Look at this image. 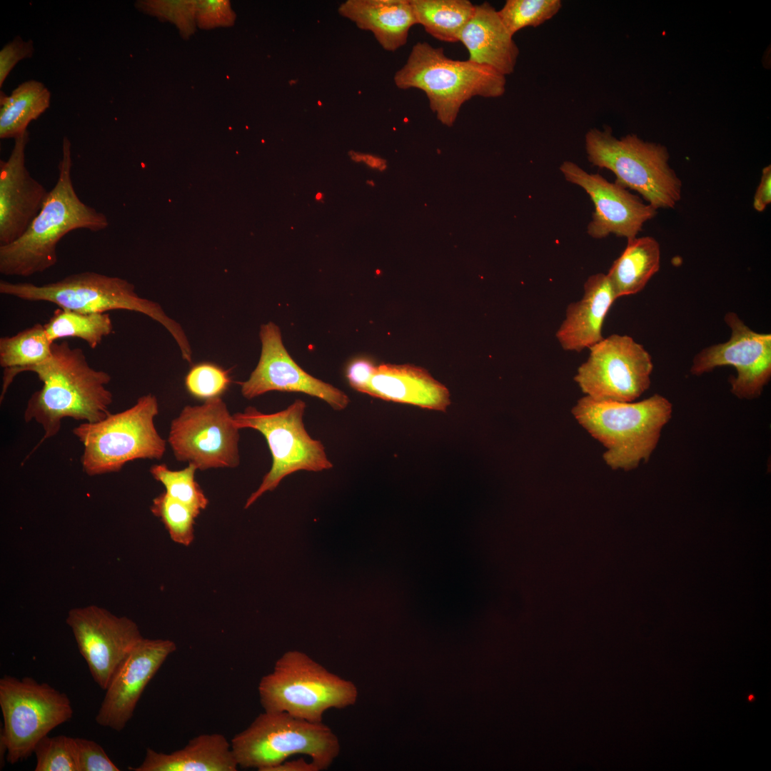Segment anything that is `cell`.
Returning a JSON list of instances; mask_svg holds the SVG:
<instances>
[{"label": "cell", "instance_id": "obj_30", "mask_svg": "<svg viewBox=\"0 0 771 771\" xmlns=\"http://www.w3.org/2000/svg\"><path fill=\"white\" fill-rule=\"evenodd\" d=\"M151 510L161 520L175 543L187 546L193 542L195 519L201 511L170 497L166 492L153 499Z\"/></svg>", "mask_w": 771, "mask_h": 771}, {"label": "cell", "instance_id": "obj_27", "mask_svg": "<svg viewBox=\"0 0 771 771\" xmlns=\"http://www.w3.org/2000/svg\"><path fill=\"white\" fill-rule=\"evenodd\" d=\"M52 344L44 324L39 323L14 336L0 338V366L4 368L1 401L16 376L51 356Z\"/></svg>", "mask_w": 771, "mask_h": 771}, {"label": "cell", "instance_id": "obj_1", "mask_svg": "<svg viewBox=\"0 0 771 771\" xmlns=\"http://www.w3.org/2000/svg\"><path fill=\"white\" fill-rule=\"evenodd\" d=\"M26 371L36 373L42 383L29 399L24 415L26 423L34 420L42 427L44 434L39 445L55 436L66 418L95 423L111 413L113 395L106 387L111 376L93 368L84 351L66 341L53 343L51 356Z\"/></svg>", "mask_w": 771, "mask_h": 771}, {"label": "cell", "instance_id": "obj_33", "mask_svg": "<svg viewBox=\"0 0 771 771\" xmlns=\"http://www.w3.org/2000/svg\"><path fill=\"white\" fill-rule=\"evenodd\" d=\"M34 753L35 771H79L74 737L44 736L36 743Z\"/></svg>", "mask_w": 771, "mask_h": 771}, {"label": "cell", "instance_id": "obj_37", "mask_svg": "<svg viewBox=\"0 0 771 771\" xmlns=\"http://www.w3.org/2000/svg\"><path fill=\"white\" fill-rule=\"evenodd\" d=\"M376 366L367 358L352 361L346 368V376L349 385L358 392L364 390L372 377Z\"/></svg>", "mask_w": 771, "mask_h": 771}, {"label": "cell", "instance_id": "obj_17", "mask_svg": "<svg viewBox=\"0 0 771 771\" xmlns=\"http://www.w3.org/2000/svg\"><path fill=\"white\" fill-rule=\"evenodd\" d=\"M560 170L567 181L583 188L591 198L595 211L587 232L594 238L611 233L634 238L657 213L651 205L642 203L625 188L598 173H588L572 161H564Z\"/></svg>", "mask_w": 771, "mask_h": 771}, {"label": "cell", "instance_id": "obj_6", "mask_svg": "<svg viewBox=\"0 0 771 771\" xmlns=\"http://www.w3.org/2000/svg\"><path fill=\"white\" fill-rule=\"evenodd\" d=\"M264 711L285 712L312 722H323L325 712L353 705L358 689L330 672L307 654L290 650L276 662L258 687Z\"/></svg>", "mask_w": 771, "mask_h": 771}, {"label": "cell", "instance_id": "obj_23", "mask_svg": "<svg viewBox=\"0 0 771 771\" xmlns=\"http://www.w3.org/2000/svg\"><path fill=\"white\" fill-rule=\"evenodd\" d=\"M338 12L358 28L371 32L388 51L404 46L409 30L418 24L410 0H347Z\"/></svg>", "mask_w": 771, "mask_h": 771}, {"label": "cell", "instance_id": "obj_26", "mask_svg": "<svg viewBox=\"0 0 771 771\" xmlns=\"http://www.w3.org/2000/svg\"><path fill=\"white\" fill-rule=\"evenodd\" d=\"M51 92L36 80L20 84L9 95L0 94V138H15L50 106Z\"/></svg>", "mask_w": 771, "mask_h": 771}, {"label": "cell", "instance_id": "obj_35", "mask_svg": "<svg viewBox=\"0 0 771 771\" xmlns=\"http://www.w3.org/2000/svg\"><path fill=\"white\" fill-rule=\"evenodd\" d=\"M79 771H119L103 747L94 740L74 738Z\"/></svg>", "mask_w": 771, "mask_h": 771}, {"label": "cell", "instance_id": "obj_7", "mask_svg": "<svg viewBox=\"0 0 771 771\" xmlns=\"http://www.w3.org/2000/svg\"><path fill=\"white\" fill-rule=\"evenodd\" d=\"M231 745L238 767L259 771H270L294 755L308 756L319 771L325 770L341 750L337 735L323 722L267 711L235 735Z\"/></svg>", "mask_w": 771, "mask_h": 771}, {"label": "cell", "instance_id": "obj_22", "mask_svg": "<svg viewBox=\"0 0 771 771\" xmlns=\"http://www.w3.org/2000/svg\"><path fill=\"white\" fill-rule=\"evenodd\" d=\"M488 2L475 5L473 16L462 30L459 41L469 53L468 60L490 67L504 76L513 73L519 49Z\"/></svg>", "mask_w": 771, "mask_h": 771}, {"label": "cell", "instance_id": "obj_5", "mask_svg": "<svg viewBox=\"0 0 771 771\" xmlns=\"http://www.w3.org/2000/svg\"><path fill=\"white\" fill-rule=\"evenodd\" d=\"M0 293L31 302H49L81 313L126 310L143 313L162 325L173 337L184 360L192 361V351L183 329L156 302L139 296L126 280L94 271L70 274L41 285L0 281Z\"/></svg>", "mask_w": 771, "mask_h": 771}, {"label": "cell", "instance_id": "obj_34", "mask_svg": "<svg viewBox=\"0 0 771 771\" xmlns=\"http://www.w3.org/2000/svg\"><path fill=\"white\" fill-rule=\"evenodd\" d=\"M231 383L229 371L203 362L193 365L185 377V386L193 397L207 400L221 397Z\"/></svg>", "mask_w": 771, "mask_h": 771}, {"label": "cell", "instance_id": "obj_18", "mask_svg": "<svg viewBox=\"0 0 771 771\" xmlns=\"http://www.w3.org/2000/svg\"><path fill=\"white\" fill-rule=\"evenodd\" d=\"M176 650L172 640L143 638L112 677L96 722L118 732L124 730L148 683Z\"/></svg>", "mask_w": 771, "mask_h": 771}, {"label": "cell", "instance_id": "obj_12", "mask_svg": "<svg viewBox=\"0 0 771 771\" xmlns=\"http://www.w3.org/2000/svg\"><path fill=\"white\" fill-rule=\"evenodd\" d=\"M589 350L574 376L585 396L600 401L633 402L649 388L652 358L632 337L612 334Z\"/></svg>", "mask_w": 771, "mask_h": 771}, {"label": "cell", "instance_id": "obj_21", "mask_svg": "<svg viewBox=\"0 0 771 771\" xmlns=\"http://www.w3.org/2000/svg\"><path fill=\"white\" fill-rule=\"evenodd\" d=\"M363 393L443 412L450 404V393L444 385L425 369L408 364L376 366Z\"/></svg>", "mask_w": 771, "mask_h": 771}, {"label": "cell", "instance_id": "obj_11", "mask_svg": "<svg viewBox=\"0 0 771 771\" xmlns=\"http://www.w3.org/2000/svg\"><path fill=\"white\" fill-rule=\"evenodd\" d=\"M306 408L303 400L296 399L286 409L273 413H264L249 406L233 415L239 429L251 428L265 437L272 456L271 469L247 499L246 509L265 493L274 490L283 478L295 472H320L333 468L323 444L311 438L305 428Z\"/></svg>", "mask_w": 771, "mask_h": 771}, {"label": "cell", "instance_id": "obj_4", "mask_svg": "<svg viewBox=\"0 0 771 771\" xmlns=\"http://www.w3.org/2000/svg\"><path fill=\"white\" fill-rule=\"evenodd\" d=\"M393 81L400 89L423 91L431 111L447 126L455 123L461 106L475 96L497 98L505 91V76L470 61L447 57L442 47L426 41L413 45Z\"/></svg>", "mask_w": 771, "mask_h": 771}, {"label": "cell", "instance_id": "obj_29", "mask_svg": "<svg viewBox=\"0 0 771 771\" xmlns=\"http://www.w3.org/2000/svg\"><path fill=\"white\" fill-rule=\"evenodd\" d=\"M44 326L52 343L64 338H78L91 349H95L104 338L114 331L112 319L108 313H86L61 308L54 311Z\"/></svg>", "mask_w": 771, "mask_h": 771}, {"label": "cell", "instance_id": "obj_36", "mask_svg": "<svg viewBox=\"0 0 771 771\" xmlns=\"http://www.w3.org/2000/svg\"><path fill=\"white\" fill-rule=\"evenodd\" d=\"M34 51L32 40L24 41L16 36L0 51V87L12 69L21 60L31 58Z\"/></svg>", "mask_w": 771, "mask_h": 771}, {"label": "cell", "instance_id": "obj_41", "mask_svg": "<svg viewBox=\"0 0 771 771\" xmlns=\"http://www.w3.org/2000/svg\"><path fill=\"white\" fill-rule=\"evenodd\" d=\"M321 196H322V194H321V193H317V195H316V198L317 200H319V199H321Z\"/></svg>", "mask_w": 771, "mask_h": 771}, {"label": "cell", "instance_id": "obj_2", "mask_svg": "<svg viewBox=\"0 0 771 771\" xmlns=\"http://www.w3.org/2000/svg\"><path fill=\"white\" fill-rule=\"evenodd\" d=\"M72 166L71 144L64 136L58 179L40 212L21 236L0 246L1 274L28 277L44 272L56 264V246L66 234L76 229L98 232L109 226L104 213L78 196L71 178Z\"/></svg>", "mask_w": 771, "mask_h": 771}, {"label": "cell", "instance_id": "obj_13", "mask_svg": "<svg viewBox=\"0 0 771 771\" xmlns=\"http://www.w3.org/2000/svg\"><path fill=\"white\" fill-rule=\"evenodd\" d=\"M239 428L221 397L186 405L170 426L168 443L176 458L197 469L236 468L240 463Z\"/></svg>", "mask_w": 771, "mask_h": 771}, {"label": "cell", "instance_id": "obj_39", "mask_svg": "<svg viewBox=\"0 0 771 771\" xmlns=\"http://www.w3.org/2000/svg\"><path fill=\"white\" fill-rule=\"evenodd\" d=\"M270 771H319L317 766L311 762H307L303 757L291 761H284L273 767Z\"/></svg>", "mask_w": 771, "mask_h": 771}, {"label": "cell", "instance_id": "obj_42", "mask_svg": "<svg viewBox=\"0 0 771 771\" xmlns=\"http://www.w3.org/2000/svg\"><path fill=\"white\" fill-rule=\"evenodd\" d=\"M367 183L371 184L372 186H374V183H373V181H367Z\"/></svg>", "mask_w": 771, "mask_h": 771}, {"label": "cell", "instance_id": "obj_28", "mask_svg": "<svg viewBox=\"0 0 771 771\" xmlns=\"http://www.w3.org/2000/svg\"><path fill=\"white\" fill-rule=\"evenodd\" d=\"M410 3L417 24L433 37L449 43L459 41L475 8L468 0H410Z\"/></svg>", "mask_w": 771, "mask_h": 771}, {"label": "cell", "instance_id": "obj_40", "mask_svg": "<svg viewBox=\"0 0 771 771\" xmlns=\"http://www.w3.org/2000/svg\"><path fill=\"white\" fill-rule=\"evenodd\" d=\"M349 156L355 161H363L370 167L380 171L385 170L387 166L386 160L373 155L350 151Z\"/></svg>", "mask_w": 771, "mask_h": 771}, {"label": "cell", "instance_id": "obj_24", "mask_svg": "<svg viewBox=\"0 0 771 771\" xmlns=\"http://www.w3.org/2000/svg\"><path fill=\"white\" fill-rule=\"evenodd\" d=\"M231 742L219 733L201 734L171 753L147 748L142 763L133 771H236Z\"/></svg>", "mask_w": 771, "mask_h": 771}, {"label": "cell", "instance_id": "obj_9", "mask_svg": "<svg viewBox=\"0 0 771 771\" xmlns=\"http://www.w3.org/2000/svg\"><path fill=\"white\" fill-rule=\"evenodd\" d=\"M158 413V400L149 393L128 409L74 428V434L84 445L81 460L84 471L98 475L118 472L133 460L161 459L166 440L154 425Z\"/></svg>", "mask_w": 771, "mask_h": 771}, {"label": "cell", "instance_id": "obj_32", "mask_svg": "<svg viewBox=\"0 0 771 771\" xmlns=\"http://www.w3.org/2000/svg\"><path fill=\"white\" fill-rule=\"evenodd\" d=\"M561 7L560 0H508L498 12L506 29L514 36L522 29L544 24Z\"/></svg>", "mask_w": 771, "mask_h": 771}, {"label": "cell", "instance_id": "obj_16", "mask_svg": "<svg viewBox=\"0 0 771 771\" xmlns=\"http://www.w3.org/2000/svg\"><path fill=\"white\" fill-rule=\"evenodd\" d=\"M259 336V361L249 378L240 383L243 397L252 399L273 390L299 392L325 401L337 411L348 407L350 399L343 391L308 374L293 361L277 325L273 322L261 325Z\"/></svg>", "mask_w": 771, "mask_h": 771}, {"label": "cell", "instance_id": "obj_19", "mask_svg": "<svg viewBox=\"0 0 771 771\" xmlns=\"http://www.w3.org/2000/svg\"><path fill=\"white\" fill-rule=\"evenodd\" d=\"M29 133L14 138L6 161H0V246L18 239L40 212L49 192L26 166Z\"/></svg>", "mask_w": 771, "mask_h": 771}, {"label": "cell", "instance_id": "obj_8", "mask_svg": "<svg viewBox=\"0 0 771 771\" xmlns=\"http://www.w3.org/2000/svg\"><path fill=\"white\" fill-rule=\"evenodd\" d=\"M585 147L590 163L611 171L615 183L637 191L656 210L672 208L681 198L682 182L668 163L665 146L635 134L617 138L605 127L590 129Z\"/></svg>", "mask_w": 771, "mask_h": 771}, {"label": "cell", "instance_id": "obj_31", "mask_svg": "<svg viewBox=\"0 0 771 771\" xmlns=\"http://www.w3.org/2000/svg\"><path fill=\"white\" fill-rule=\"evenodd\" d=\"M196 470L193 463H188L180 470H171L166 465L158 464L153 465L150 472L154 479L164 485L165 492L170 497L201 511L206 508L208 500L195 480Z\"/></svg>", "mask_w": 771, "mask_h": 771}, {"label": "cell", "instance_id": "obj_38", "mask_svg": "<svg viewBox=\"0 0 771 771\" xmlns=\"http://www.w3.org/2000/svg\"><path fill=\"white\" fill-rule=\"evenodd\" d=\"M771 203V166L763 168L760 183L753 198L754 208L762 212Z\"/></svg>", "mask_w": 771, "mask_h": 771}, {"label": "cell", "instance_id": "obj_14", "mask_svg": "<svg viewBox=\"0 0 771 771\" xmlns=\"http://www.w3.org/2000/svg\"><path fill=\"white\" fill-rule=\"evenodd\" d=\"M724 319L731 329L730 339L702 349L694 357L690 373L700 376L732 366L737 376L730 379L731 393L740 399L757 398L771 377V335L752 331L734 312Z\"/></svg>", "mask_w": 771, "mask_h": 771}, {"label": "cell", "instance_id": "obj_20", "mask_svg": "<svg viewBox=\"0 0 771 771\" xmlns=\"http://www.w3.org/2000/svg\"><path fill=\"white\" fill-rule=\"evenodd\" d=\"M580 300L570 303L555 337L562 348L580 352L590 348L604 337L605 318L617 299L607 276L598 273L588 278Z\"/></svg>", "mask_w": 771, "mask_h": 771}, {"label": "cell", "instance_id": "obj_25", "mask_svg": "<svg viewBox=\"0 0 771 771\" xmlns=\"http://www.w3.org/2000/svg\"><path fill=\"white\" fill-rule=\"evenodd\" d=\"M660 266V247L654 238L628 240L626 248L607 273L616 298L641 291Z\"/></svg>", "mask_w": 771, "mask_h": 771}, {"label": "cell", "instance_id": "obj_3", "mask_svg": "<svg viewBox=\"0 0 771 771\" xmlns=\"http://www.w3.org/2000/svg\"><path fill=\"white\" fill-rule=\"evenodd\" d=\"M672 413V403L659 394L638 402L600 401L584 395L572 408L578 423L604 446L605 463L625 471L649 460Z\"/></svg>", "mask_w": 771, "mask_h": 771}, {"label": "cell", "instance_id": "obj_10", "mask_svg": "<svg viewBox=\"0 0 771 771\" xmlns=\"http://www.w3.org/2000/svg\"><path fill=\"white\" fill-rule=\"evenodd\" d=\"M0 707L4 721L1 747L11 765L28 758L36 743L69 721L74 712L64 692L31 677L11 675L0 679Z\"/></svg>", "mask_w": 771, "mask_h": 771}, {"label": "cell", "instance_id": "obj_15", "mask_svg": "<svg viewBox=\"0 0 771 771\" xmlns=\"http://www.w3.org/2000/svg\"><path fill=\"white\" fill-rule=\"evenodd\" d=\"M95 682L105 690L114 673L143 638L131 619L96 605L74 608L66 619Z\"/></svg>", "mask_w": 771, "mask_h": 771}]
</instances>
